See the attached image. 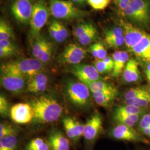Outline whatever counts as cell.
Here are the masks:
<instances>
[{
  "label": "cell",
  "mask_w": 150,
  "mask_h": 150,
  "mask_svg": "<svg viewBox=\"0 0 150 150\" xmlns=\"http://www.w3.org/2000/svg\"><path fill=\"white\" fill-rule=\"evenodd\" d=\"M34 117L38 122L47 123L57 121L62 113V107L50 95H42L31 101Z\"/></svg>",
  "instance_id": "6da1fadb"
},
{
  "label": "cell",
  "mask_w": 150,
  "mask_h": 150,
  "mask_svg": "<svg viewBox=\"0 0 150 150\" xmlns=\"http://www.w3.org/2000/svg\"><path fill=\"white\" fill-rule=\"evenodd\" d=\"M48 8L52 16L59 20H80L88 15L87 11L76 7L71 1L48 0Z\"/></svg>",
  "instance_id": "7a4b0ae2"
},
{
  "label": "cell",
  "mask_w": 150,
  "mask_h": 150,
  "mask_svg": "<svg viewBox=\"0 0 150 150\" xmlns=\"http://www.w3.org/2000/svg\"><path fill=\"white\" fill-rule=\"evenodd\" d=\"M123 14L135 25L146 27L150 22V2L148 0H131Z\"/></svg>",
  "instance_id": "3957f363"
},
{
  "label": "cell",
  "mask_w": 150,
  "mask_h": 150,
  "mask_svg": "<svg viewBox=\"0 0 150 150\" xmlns=\"http://www.w3.org/2000/svg\"><path fill=\"white\" fill-rule=\"evenodd\" d=\"M1 83L6 90L13 93L21 92L25 84V76L10 63L1 66Z\"/></svg>",
  "instance_id": "277c9868"
},
{
  "label": "cell",
  "mask_w": 150,
  "mask_h": 150,
  "mask_svg": "<svg viewBox=\"0 0 150 150\" xmlns=\"http://www.w3.org/2000/svg\"><path fill=\"white\" fill-rule=\"evenodd\" d=\"M65 94L69 101L76 107H86L90 103V90L81 81L69 82L65 87Z\"/></svg>",
  "instance_id": "5b68a950"
},
{
  "label": "cell",
  "mask_w": 150,
  "mask_h": 150,
  "mask_svg": "<svg viewBox=\"0 0 150 150\" xmlns=\"http://www.w3.org/2000/svg\"><path fill=\"white\" fill-rule=\"evenodd\" d=\"M50 10L45 0H35L31 19L30 33L33 38L40 35V31L48 20Z\"/></svg>",
  "instance_id": "8992f818"
},
{
  "label": "cell",
  "mask_w": 150,
  "mask_h": 150,
  "mask_svg": "<svg viewBox=\"0 0 150 150\" xmlns=\"http://www.w3.org/2000/svg\"><path fill=\"white\" fill-rule=\"evenodd\" d=\"M110 136L114 139L129 141L132 142H141L145 144H149V140L139 132L136 131L133 127H131L121 124H118L113 127L110 132Z\"/></svg>",
  "instance_id": "52a82bcc"
},
{
  "label": "cell",
  "mask_w": 150,
  "mask_h": 150,
  "mask_svg": "<svg viewBox=\"0 0 150 150\" xmlns=\"http://www.w3.org/2000/svg\"><path fill=\"white\" fill-rule=\"evenodd\" d=\"M86 56V51L76 43L68 45L58 57L59 63L64 64H80Z\"/></svg>",
  "instance_id": "ba28073f"
},
{
  "label": "cell",
  "mask_w": 150,
  "mask_h": 150,
  "mask_svg": "<svg viewBox=\"0 0 150 150\" xmlns=\"http://www.w3.org/2000/svg\"><path fill=\"white\" fill-rule=\"evenodd\" d=\"M33 7L32 0H15L11 6V13L18 22L27 24L31 21Z\"/></svg>",
  "instance_id": "9c48e42d"
},
{
  "label": "cell",
  "mask_w": 150,
  "mask_h": 150,
  "mask_svg": "<svg viewBox=\"0 0 150 150\" xmlns=\"http://www.w3.org/2000/svg\"><path fill=\"white\" fill-rule=\"evenodd\" d=\"M103 119L98 112L93 114L84 125L83 135L88 144H92L98 137L102 132Z\"/></svg>",
  "instance_id": "30bf717a"
},
{
  "label": "cell",
  "mask_w": 150,
  "mask_h": 150,
  "mask_svg": "<svg viewBox=\"0 0 150 150\" xmlns=\"http://www.w3.org/2000/svg\"><path fill=\"white\" fill-rule=\"evenodd\" d=\"M70 72L84 83L103 79L95 66L90 64H80L74 65Z\"/></svg>",
  "instance_id": "8fae6325"
},
{
  "label": "cell",
  "mask_w": 150,
  "mask_h": 150,
  "mask_svg": "<svg viewBox=\"0 0 150 150\" xmlns=\"http://www.w3.org/2000/svg\"><path fill=\"white\" fill-rule=\"evenodd\" d=\"M125 37V45L129 51L136 46L146 35V32L129 22L121 21Z\"/></svg>",
  "instance_id": "7c38bea8"
},
{
  "label": "cell",
  "mask_w": 150,
  "mask_h": 150,
  "mask_svg": "<svg viewBox=\"0 0 150 150\" xmlns=\"http://www.w3.org/2000/svg\"><path fill=\"white\" fill-rule=\"evenodd\" d=\"M25 76L30 77L41 73L44 69V64L36 59H19L10 63Z\"/></svg>",
  "instance_id": "4fadbf2b"
},
{
  "label": "cell",
  "mask_w": 150,
  "mask_h": 150,
  "mask_svg": "<svg viewBox=\"0 0 150 150\" xmlns=\"http://www.w3.org/2000/svg\"><path fill=\"white\" fill-rule=\"evenodd\" d=\"M10 114L12 121L19 124L28 123L34 117L31 105L25 103H19L13 105L10 110Z\"/></svg>",
  "instance_id": "5bb4252c"
},
{
  "label": "cell",
  "mask_w": 150,
  "mask_h": 150,
  "mask_svg": "<svg viewBox=\"0 0 150 150\" xmlns=\"http://www.w3.org/2000/svg\"><path fill=\"white\" fill-rule=\"evenodd\" d=\"M62 123L66 136L73 142H77L83 135L85 125L75 118L66 117L63 118Z\"/></svg>",
  "instance_id": "9a60e30c"
},
{
  "label": "cell",
  "mask_w": 150,
  "mask_h": 150,
  "mask_svg": "<svg viewBox=\"0 0 150 150\" xmlns=\"http://www.w3.org/2000/svg\"><path fill=\"white\" fill-rule=\"evenodd\" d=\"M47 142L50 150H70V139L59 129H54L50 131Z\"/></svg>",
  "instance_id": "2e32d148"
},
{
  "label": "cell",
  "mask_w": 150,
  "mask_h": 150,
  "mask_svg": "<svg viewBox=\"0 0 150 150\" xmlns=\"http://www.w3.org/2000/svg\"><path fill=\"white\" fill-rule=\"evenodd\" d=\"M129 52L141 62L146 64L150 62V35L146 33L141 41Z\"/></svg>",
  "instance_id": "e0dca14e"
},
{
  "label": "cell",
  "mask_w": 150,
  "mask_h": 150,
  "mask_svg": "<svg viewBox=\"0 0 150 150\" xmlns=\"http://www.w3.org/2000/svg\"><path fill=\"white\" fill-rule=\"evenodd\" d=\"M105 41L111 48H118L125 45V37L122 27H112L105 33Z\"/></svg>",
  "instance_id": "ac0fdd59"
},
{
  "label": "cell",
  "mask_w": 150,
  "mask_h": 150,
  "mask_svg": "<svg viewBox=\"0 0 150 150\" xmlns=\"http://www.w3.org/2000/svg\"><path fill=\"white\" fill-rule=\"evenodd\" d=\"M123 79L125 82L129 83H136L141 80L139 63L136 59H129L123 71Z\"/></svg>",
  "instance_id": "d6986e66"
},
{
  "label": "cell",
  "mask_w": 150,
  "mask_h": 150,
  "mask_svg": "<svg viewBox=\"0 0 150 150\" xmlns=\"http://www.w3.org/2000/svg\"><path fill=\"white\" fill-rule=\"evenodd\" d=\"M112 58L114 62V66L111 76L117 78L123 72L129 59V54L126 51H116L112 54Z\"/></svg>",
  "instance_id": "ffe728a7"
},
{
  "label": "cell",
  "mask_w": 150,
  "mask_h": 150,
  "mask_svg": "<svg viewBox=\"0 0 150 150\" xmlns=\"http://www.w3.org/2000/svg\"><path fill=\"white\" fill-rule=\"evenodd\" d=\"M92 96L97 104L102 107H108L116 99L118 92L116 88L112 90L100 91L92 93Z\"/></svg>",
  "instance_id": "44dd1931"
},
{
  "label": "cell",
  "mask_w": 150,
  "mask_h": 150,
  "mask_svg": "<svg viewBox=\"0 0 150 150\" xmlns=\"http://www.w3.org/2000/svg\"><path fill=\"white\" fill-rule=\"evenodd\" d=\"M142 116L139 115H113V118L117 124L134 127L136 123L139 122Z\"/></svg>",
  "instance_id": "7402d4cb"
},
{
  "label": "cell",
  "mask_w": 150,
  "mask_h": 150,
  "mask_svg": "<svg viewBox=\"0 0 150 150\" xmlns=\"http://www.w3.org/2000/svg\"><path fill=\"white\" fill-rule=\"evenodd\" d=\"M145 108L136 107L129 105H124L116 107L113 115H144L145 114Z\"/></svg>",
  "instance_id": "603a6c76"
},
{
  "label": "cell",
  "mask_w": 150,
  "mask_h": 150,
  "mask_svg": "<svg viewBox=\"0 0 150 150\" xmlns=\"http://www.w3.org/2000/svg\"><path fill=\"white\" fill-rule=\"evenodd\" d=\"M125 104L136 107L145 108L150 105V93L149 91L143 95L125 101Z\"/></svg>",
  "instance_id": "cb8c5ba5"
},
{
  "label": "cell",
  "mask_w": 150,
  "mask_h": 150,
  "mask_svg": "<svg viewBox=\"0 0 150 150\" xmlns=\"http://www.w3.org/2000/svg\"><path fill=\"white\" fill-rule=\"evenodd\" d=\"M85 84L88 86L92 93L106 90H112L116 88L111 83L102 80L88 82Z\"/></svg>",
  "instance_id": "d4e9b609"
},
{
  "label": "cell",
  "mask_w": 150,
  "mask_h": 150,
  "mask_svg": "<svg viewBox=\"0 0 150 150\" xmlns=\"http://www.w3.org/2000/svg\"><path fill=\"white\" fill-rule=\"evenodd\" d=\"M18 139L16 135L7 136L0 139V150H16Z\"/></svg>",
  "instance_id": "484cf974"
},
{
  "label": "cell",
  "mask_w": 150,
  "mask_h": 150,
  "mask_svg": "<svg viewBox=\"0 0 150 150\" xmlns=\"http://www.w3.org/2000/svg\"><path fill=\"white\" fill-rule=\"evenodd\" d=\"M90 51L92 56L98 59H103L107 57V51L101 42H97L90 47Z\"/></svg>",
  "instance_id": "4316f807"
},
{
  "label": "cell",
  "mask_w": 150,
  "mask_h": 150,
  "mask_svg": "<svg viewBox=\"0 0 150 150\" xmlns=\"http://www.w3.org/2000/svg\"><path fill=\"white\" fill-rule=\"evenodd\" d=\"M25 150H50L47 141L38 137L32 139L27 144Z\"/></svg>",
  "instance_id": "83f0119b"
},
{
  "label": "cell",
  "mask_w": 150,
  "mask_h": 150,
  "mask_svg": "<svg viewBox=\"0 0 150 150\" xmlns=\"http://www.w3.org/2000/svg\"><path fill=\"white\" fill-rule=\"evenodd\" d=\"M14 38L13 30L8 23L4 20L0 21V40H10Z\"/></svg>",
  "instance_id": "f1b7e54d"
},
{
  "label": "cell",
  "mask_w": 150,
  "mask_h": 150,
  "mask_svg": "<svg viewBox=\"0 0 150 150\" xmlns=\"http://www.w3.org/2000/svg\"><path fill=\"white\" fill-rule=\"evenodd\" d=\"M97 35V31L94 26L85 35L77 38V40L81 45L83 46H87L96 40Z\"/></svg>",
  "instance_id": "f546056e"
},
{
  "label": "cell",
  "mask_w": 150,
  "mask_h": 150,
  "mask_svg": "<svg viewBox=\"0 0 150 150\" xmlns=\"http://www.w3.org/2000/svg\"><path fill=\"white\" fill-rule=\"evenodd\" d=\"M47 42V40L43 36H41V35L34 38V41L32 45V54L35 59L38 58L39 54L42 50Z\"/></svg>",
  "instance_id": "4dcf8cb0"
},
{
  "label": "cell",
  "mask_w": 150,
  "mask_h": 150,
  "mask_svg": "<svg viewBox=\"0 0 150 150\" xmlns=\"http://www.w3.org/2000/svg\"><path fill=\"white\" fill-rule=\"evenodd\" d=\"M52 50L53 47L52 44L47 41V43H46L45 47H43L40 54H39L36 59L40 60V61L43 62V64L47 63L50 61L51 58Z\"/></svg>",
  "instance_id": "1f68e13d"
},
{
  "label": "cell",
  "mask_w": 150,
  "mask_h": 150,
  "mask_svg": "<svg viewBox=\"0 0 150 150\" xmlns=\"http://www.w3.org/2000/svg\"><path fill=\"white\" fill-rule=\"evenodd\" d=\"M48 82L47 76L41 72L34 76L30 77V79L27 82V88L42 84H48Z\"/></svg>",
  "instance_id": "d6a6232c"
},
{
  "label": "cell",
  "mask_w": 150,
  "mask_h": 150,
  "mask_svg": "<svg viewBox=\"0 0 150 150\" xmlns=\"http://www.w3.org/2000/svg\"><path fill=\"white\" fill-rule=\"evenodd\" d=\"M48 32L50 35L54 40L59 43H61L64 41L62 37L59 33V29L57 26L56 20H52L48 25Z\"/></svg>",
  "instance_id": "836d02e7"
},
{
  "label": "cell",
  "mask_w": 150,
  "mask_h": 150,
  "mask_svg": "<svg viewBox=\"0 0 150 150\" xmlns=\"http://www.w3.org/2000/svg\"><path fill=\"white\" fill-rule=\"evenodd\" d=\"M94 26L89 22H82L75 27L73 33L75 38L77 39L80 38L82 35H85L86 33L90 31Z\"/></svg>",
  "instance_id": "e575fe53"
},
{
  "label": "cell",
  "mask_w": 150,
  "mask_h": 150,
  "mask_svg": "<svg viewBox=\"0 0 150 150\" xmlns=\"http://www.w3.org/2000/svg\"><path fill=\"white\" fill-rule=\"evenodd\" d=\"M147 92H148L147 88L143 87H136L132 88L125 93L124 96L125 101L131 100L136 97L139 96L140 95L146 93Z\"/></svg>",
  "instance_id": "d590c367"
},
{
  "label": "cell",
  "mask_w": 150,
  "mask_h": 150,
  "mask_svg": "<svg viewBox=\"0 0 150 150\" xmlns=\"http://www.w3.org/2000/svg\"><path fill=\"white\" fill-rule=\"evenodd\" d=\"M17 132L16 129L10 125L4 123L0 124V139L7 136L16 135Z\"/></svg>",
  "instance_id": "8d00e7d4"
},
{
  "label": "cell",
  "mask_w": 150,
  "mask_h": 150,
  "mask_svg": "<svg viewBox=\"0 0 150 150\" xmlns=\"http://www.w3.org/2000/svg\"><path fill=\"white\" fill-rule=\"evenodd\" d=\"M111 0H87L88 5L95 10H102L106 8Z\"/></svg>",
  "instance_id": "74e56055"
},
{
  "label": "cell",
  "mask_w": 150,
  "mask_h": 150,
  "mask_svg": "<svg viewBox=\"0 0 150 150\" xmlns=\"http://www.w3.org/2000/svg\"><path fill=\"white\" fill-rule=\"evenodd\" d=\"M94 66L100 74H105L111 72V71L108 68L107 65L102 59H96L93 62Z\"/></svg>",
  "instance_id": "f35d334b"
},
{
  "label": "cell",
  "mask_w": 150,
  "mask_h": 150,
  "mask_svg": "<svg viewBox=\"0 0 150 150\" xmlns=\"http://www.w3.org/2000/svg\"><path fill=\"white\" fill-rule=\"evenodd\" d=\"M9 112L8 103L5 97L0 96V113L2 117H5Z\"/></svg>",
  "instance_id": "ab89813d"
},
{
  "label": "cell",
  "mask_w": 150,
  "mask_h": 150,
  "mask_svg": "<svg viewBox=\"0 0 150 150\" xmlns=\"http://www.w3.org/2000/svg\"><path fill=\"white\" fill-rule=\"evenodd\" d=\"M0 48H4L17 52V48L16 46L10 40H0Z\"/></svg>",
  "instance_id": "60d3db41"
},
{
  "label": "cell",
  "mask_w": 150,
  "mask_h": 150,
  "mask_svg": "<svg viewBox=\"0 0 150 150\" xmlns=\"http://www.w3.org/2000/svg\"><path fill=\"white\" fill-rule=\"evenodd\" d=\"M145 127H150V113L144 114L139 121V129Z\"/></svg>",
  "instance_id": "b9f144b4"
},
{
  "label": "cell",
  "mask_w": 150,
  "mask_h": 150,
  "mask_svg": "<svg viewBox=\"0 0 150 150\" xmlns=\"http://www.w3.org/2000/svg\"><path fill=\"white\" fill-rule=\"evenodd\" d=\"M115 5L117 6L120 10L124 12L128 6L131 0H113Z\"/></svg>",
  "instance_id": "7bdbcfd3"
},
{
  "label": "cell",
  "mask_w": 150,
  "mask_h": 150,
  "mask_svg": "<svg viewBox=\"0 0 150 150\" xmlns=\"http://www.w3.org/2000/svg\"><path fill=\"white\" fill-rule=\"evenodd\" d=\"M56 24H57V26L59 29V33L61 35V36L63 38V39L65 41L69 36V33H68V30L66 28V27H65L63 23H62L61 22L58 21L56 20Z\"/></svg>",
  "instance_id": "ee69618b"
},
{
  "label": "cell",
  "mask_w": 150,
  "mask_h": 150,
  "mask_svg": "<svg viewBox=\"0 0 150 150\" xmlns=\"http://www.w3.org/2000/svg\"><path fill=\"white\" fill-rule=\"evenodd\" d=\"M47 84H42L37 86H33L31 87L27 88V91L32 93H40L43 92L47 88Z\"/></svg>",
  "instance_id": "f6af8a7d"
},
{
  "label": "cell",
  "mask_w": 150,
  "mask_h": 150,
  "mask_svg": "<svg viewBox=\"0 0 150 150\" xmlns=\"http://www.w3.org/2000/svg\"><path fill=\"white\" fill-rule=\"evenodd\" d=\"M16 54V52H15L11 51L10 50H5L4 48H0V57H1V58L10 57Z\"/></svg>",
  "instance_id": "bcb514c9"
},
{
  "label": "cell",
  "mask_w": 150,
  "mask_h": 150,
  "mask_svg": "<svg viewBox=\"0 0 150 150\" xmlns=\"http://www.w3.org/2000/svg\"><path fill=\"white\" fill-rule=\"evenodd\" d=\"M102 60L105 63V64L107 65L108 68L111 71V72H112L113 69V66H114V62L112 58L110 56H107L106 58H105Z\"/></svg>",
  "instance_id": "7dc6e473"
},
{
  "label": "cell",
  "mask_w": 150,
  "mask_h": 150,
  "mask_svg": "<svg viewBox=\"0 0 150 150\" xmlns=\"http://www.w3.org/2000/svg\"><path fill=\"white\" fill-rule=\"evenodd\" d=\"M145 75L147 80L150 82V62L147 64L145 69Z\"/></svg>",
  "instance_id": "c3c4849f"
},
{
  "label": "cell",
  "mask_w": 150,
  "mask_h": 150,
  "mask_svg": "<svg viewBox=\"0 0 150 150\" xmlns=\"http://www.w3.org/2000/svg\"><path fill=\"white\" fill-rule=\"evenodd\" d=\"M71 1L74 3H76V4H84L85 2H87V0H71Z\"/></svg>",
  "instance_id": "681fc988"
},
{
  "label": "cell",
  "mask_w": 150,
  "mask_h": 150,
  "mask_svg": "<svg viewBox=\"0 0 150 150\" xmlns=\"http://www.w3.org/2000/svg\"><path fill=\"white\" fill-rule=\"evenodd\" d=\"M147 90H148V91H149V92H150V85H149V86H147Z\"/></svg>",
  "instance_id": "f907efd6"
}]
</instances>
